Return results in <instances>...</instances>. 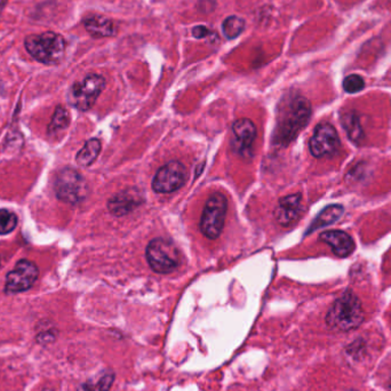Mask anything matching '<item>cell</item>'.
<instances>
[{"mask_svg": "<svg viewBox=\"0 0 391 391\" xmlns=\"http://www.w3.org/2000/svg\"><path fill=\"white\" fill-rule=\"evenodd\" d=\"M311 116L309 101L302 95L295 94L280 104L277 126L274 133L275 145L286 147L294 141L299 133L307 126Z\"/></svg>", "mask_w": 391, "mask_h": 391, "instance_id": "6da1fadb", "label": "cell"}, {"mask_svg": "<svg viewBox=\"0 0 391 391\" xmlns=\"http://www.w3.org/2000/svg\"><path fill=\"white\" fill-rule=\"evenodd\" d=\"M364 320V310L357 295L346 291L332 304L326 316L328 327L339 332H349L359 327Z\"/></svg>", "mask_w": 391, "mask_h": 391, "instance_id": "7a4b0ae2", "label": "cell"}, {"mask_svg": "<svg viewBox=\"0 0 391 391\" xmlns=\"http://www.w3.org/2000/svg\"><path fill=\"white\" fill-rule=\"evenodd\" d=\"M28 53L40 64L53 66L64 59L66 42L60 33L49 32L30 35L25 40Z\"/></svg>", "mask_w": 391, "mask_h": 391, "instance_id": "3957f363", "label": "cell"}, {"mask_svg": "<svg viewBox=\"0 0 391 391\" xmlns=\"http://www.w3.org/2000/svg\"><path fill=\"white\" fill-rule=\"evenodd\" d=\"M145 258L157 274H171L181 265L180 252L174 243L164 238H155L148 244Z\"/></svg>", "mask_w": 391, "mask_h": 391, "instance_id": "277c9868", "label": "cell"}, {"mask_svg": "<svg viewBox=\"0 0 391 391\" xmlns=\"http://www.w3.org/2000/svg\"><path fill=\"white\" fill-rule=\"evenodd\" d=\"M54 191L61 202L77 205L88 197V184L78 171L66 167L57 173Z\"/></svg>", "mask_w": 391, "mask_h": 391, "instance_id": "5b68a950", "label": "cell"}, {"mask_svg": "<svg viewBox=\"0 0 391 391\" xmlns=\"http://www.w3.org/2000/svg\"><path fill=\"white\" fill-rule=\"evenodd\" d=\"M227 210L228 200L226 196L215 193L208 197L200 219V230L205 237L213 241L221 235L224 227Z\"/></svg>", "mask_w": 391, "mask_h": 391, "instance_id": "8992f818", "label": "cell"}, {"mask_svg": "<svg viewBox=\"0 0 391 391\" xmlns=\"http://www.w3.org/2000/svg\"><path fill=\"white\" fill-rule=\"evenodd\" d=\"M106 86V79L97 73L86 76L82 82L76 83L69 90L68 100L73 108L88 112L97 102Z\"/></svg>", "mask_w": 391, "mask_h": 391, "instance_id": "52a82bcc", "label": "cell"}, {"mask_svg": "<svg viewBox=\"0 0 391 391\" xmlns=\"http://www.w3.org/2000/svg\"><path fill=\"white\" fill-rule=\"evenodd\" d=\"M186 166L178 160H172L162 166L152 180V189L157 193H172L184 187L187 182Z\"/></svg>", "mask_w": 391, "mask_h": 391, "instance_id": "ba28073f", "label": "cell"}, {"mask_svg": "<svg viewBox=\"0 0 391 391\" xmlns=\"http://www.w3.org/2000/svg\"><path fill=\"white\" fill-rule=\"evenodd\" d=\"M40 276V269L36 263L23 259L16 263V268L9 271L5 282V292L7 294H16L25 292L32 287Z\"/></svg>", "mask_w": 391, "mask_h": 391, "instance_id": "9c48e42d", "label": "cell"}, {"mask_svg": "<svg viewBox=\"0 0 391 391\" xmlns=\"http://www.w3.org/2000/svg\"><path fill=\"white\" fill-rule=\"evenodd\" d=\"M310 152L316 158L335 156L340 149V139L331 124H319L309 141Z\"/></svg>", "mask_w": 391, "mask_h": 391, "instance_id": "30bf717a", "label": "cell"}, {"mask_svg": "<svg viewBox=\"0 0 391 391\" xmlns=\"http://www.w3.org/2000/svg\"><path fill=\"white\" fill-rule=\"evenodd\" d=\"M256 138V126L251 119L241 118L232 124L231 148L243 158H252L253 145Z\"/></svg>", "mask_w": 391, "mask_h": 391, "instance_id": "8fae6325", "label": "cell"}, {"mask_svg": "<svg viewBox=\"0 0 391 391\" xmlns=\"http://www.w3.org/2000/svg\"><path fill=\"white\" fill-rule=\"evenodd\" d=\"M143 195L136 188H127L109 199L108 210L114 217H124L143 204Z\"/></svg>", "mask_w": 391, "mask_h": 391, "instance_id": "7c38bea8", "label": "cell"}, {"mask_svg": "<svg viewBox=\"0 0 391 391\" xmlns=\"http://www.w3.org/2000/svg\"><path fill=\"white\" fill-rule=\"evenodd\" d=\"M301 200L300 193L286 196L279 199L277 207L275 208L274 215L280 226L289 227L298 220L302 211Z\"/></svg>", "mask_w": 391, "mask_h": 391, "instance_id": "4fadbf2b", "label": "cell"}, {"mask_svg": "<svg viewBox=\"0 0 391 391\" xmlns=\"http://www.w3.org/2000/svg\"><path fill=\"white\" fill-rule=\"evenodd\" d=\"M319 239L331 247L333 253L339 258L351 255L356 248L355 241L351 236L341 230L323 232L322 235L319 236Z\"/></svg>", "mask_w": 391, "mask_h": 391, "instance_id": "5bb4252c", "label": "cell"}, {"mask_svg": "<svg viewBox=\"0 0 391 391\" xmlns=\"http://www.w3.org/2000/svg\"><path fill=\"white\" fill-rule=\"evenodd\" d=\"M84 27L90 36L95 37V38L112 37L116 33L114 22L106 16H88L84 20Z\"/></svg>", "mask_w": 391, "mask_h": 391, "instance_id": "9a60e30c", "label": "cell"}, {"mask_svg": "<svg viewBox=\"0 0 391 391\" xmlns=\"http://www.w3.org/2000/svg\"><path fill=\"white\" fill-rule=\"evenodd\" d=\"M343 213H344V208L341 205H330L317 215L316 219L313 221L311 226L308 229L307 234H313L318 229L331 226L333 223L340 220Z\"/></svg>", "mask_w": 391, "mask_h": 391, "instance_id": "2e32d148", "label": "cell"}, {"mask_svg": "<svg viewBox=\"0 0 391 391\" xmlns=\"http://www.w3.org/2000/svg\"><path fill=\"white\" fill-rule=\"evenodd\" d=\"M101 142L97 139L88 140L76 156V162L82 167H88L97 160L101 152Z\"/></svg>", "mask_w": 391, "mask_h": 391, "instance_id": "e0dca14e", "label": "cell"}, {"mask_svg": "<svg viewBox=\"0 0 391 391\" xmlns=\"http://www.w3.org/2000/svg\"><path fill=\"white\" fill-rule=\"evenodd\" d=\"M342 126L348 133V136L352 142L359 143L363 139V130H361V124H359V114L355 112H348L342 114L341 117Z\"/></svg>", "mask_w": 391, "mask_h": 391, "instance_id": "ac0fdd59", "label": "cell"}, {"mask_svg": "<svg viewBox=\"0 0 391 391\" xmlns=\"http://www.w3.org/2000/svg\"><path fill=\"white\" fill-rule=\"evenodd\" d=\"M114 381V373L103 372L83 383L76 391H109Z\"/></svg>", "mask_w": 391, "mask_h": 391, "instance_id": "d6986e66", "label": "cell"}, {"mask_svg": "<svg viewBox=\"0 0 391 391\" xmlns=\"http://www.w3.org/2000/svg\"><path fill=\"white\" fill-rule=\"evenodd\" d=\"M245 21L239 16H232L223 21L222 31L223 35L228 40H235L243 31H244Z\"/></svg>", "mask_w": 391, "mask_h": 391, "instance_id": "ffe728a7", "label": "cell"}, {"mask_svg": "<svg viewBox=\"0 0 391 391\" xmlns=\"http://www.w3.org/2000/svg\"><path fill=\"white\" fill-rule=\"evenodd\" d=\"M69 123L70 116L68 110L64 107H56L54 114L52 117L51 124H49V134H55V133L66 130V127L69 126Z\"/></svg>", "mask_w": 391, "mask_h": 391, "instance_id": "44dd1931", "label": "cell"}, {"mask_svg": "<svg viewBox=\"0 0 391 391\" xmlns=\"http://www.w3.org/2000/svg\"><path fill=\"white\" fill-rule=\"evenodd\" d=\"M18 226V217L8 210H0V235H7Z\"/></svg>", "mask_w": 391, "mask_h": 391, "instance_id": "7402d4cb", "label": "cell"}, {"mask_svg": "<svg viewBox=\"0 0 391 391\" xmlns=\"http://www.w3.org/2000/svg\"><path fill=\"white\" fill-rule=\"evenodd\" d=\"M364 88V79L361 78V76L350 75L343 80V90H346L347 93H359Z\"/></svg>", "mask_w": 391, "mask_h": 391, "instance_id": "603a6c76", "label": "cell"}, {"mask_svg": "<svg viewBox=\"0 0 391 391\" xmlns=\"http://www.w3.org/2000/svg\"><path fill=\"white\" fill-rule=\"evenodd\" d=\"M210 32H211V31L208 30L207 28L204 27V25H197V27L193 29V36L195 37V38H198V40H202V38L207 37Z\"/></svg>", "mask_w": 391, "mask_h": 391, "instance_id": "cb8c5ba5", "label": "cell"}, {"mask_svg": "<svg viewBox=\"0 0 391 391\" xmlns=\"http://www.w3.org/2000/svg\"><path fill=\"white\" fill-rule=\"evenodd\" d=\"M387 388H388L389 391H391V374L390 376H389L388 383H387Z\"/></svg>", "mask_w": 391, "mask_h": 391, "instance_id": "d4e9b609", "label": "cell"}, {"mask_svg": "<svg viewBox=\"0 0 391 391\" xmlns=\"http://www.w3.org/2000/svg\"><path fill=\"white\" fill-rule=\"evenodd\" d=\"M46 391V390H45ZM51 391H53V390H51Z\"/></svg>", "mask_w": 391, "mask_h": 391, "instance_id": "484cf974", "label": "cell"}]
</instances>
